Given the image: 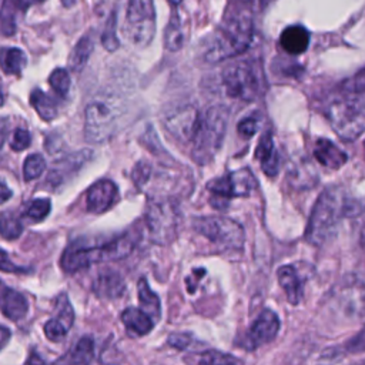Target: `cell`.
<instances>
[{
  "instance_id": "5bb4252c",
  "label": "cell",
  "mask_w": 365,
  "mask_h": 365,
  "mask_svg": "<svg viewBox=\"0 0 365 365\" xmlns=\"http://www.w3.org/2000/svg\"><path fill=\"white\" fill-rule=\"evenodd\" d=\"M56 315L44 325L46 336L53 341H61L70 331L74 321V311L66 294H61L56 301Z\"/></svg>"
},
{
  "instance_id": "1f68e13d",
  "label": "cell",
  "mask_w": 365,
  "mask_h": 365,
  "mask_svg": "<svg viewBox=\"0 0 365 365\" xmlns=\"http://www.w3.org/2000/svg\"><path fill=\"white\" fill-rule=\"evenodd\" d=\"M46 168V160L41 154H30L23 164V175L26 181H31L43 174Z\"/></svg>"
},
{
  "instance_id": "ee69618b",
  "label": "cell",
  "mask_w": 365,
  "mask_h": 365,
  "mask_svg": "<svg viewBox=\"0 0 365 365\" xmlns=\"http://www.w3.org/2000/svg\"><path fill=\"white\" fill-rule=\"evenodd\" d=\"M1 332H3V342H1V346H4V345H6V341L9 339L10 332H9V329H7L6 327H3V328H1Z\"/></svg>"
},
{
  "instance_id": "ba28073f",
  "label": "cell",
  "mask_w": 365,
  "mask_h": 365,
  "mask_svg": "<svg viewBox=\"0 0 365 365\" xmlns=\"http://www.w3.org/2000/svg\"><path fill=\"white\" fill-rule=\"evenodd\" d=\"M192 227L220 250H241L245 241L242 225L227 217H198L192 221Z\"/></svg>"
},
{
  "instance_id": "d590c367",
  "label": "cell",
  "mask_w": 365,
  "mask_h": 365,
  "mask_svg": "<svg viewBox=\"0 0 365 365\" xmlns=\"http://www.w3.org/2000/svg\"><path fill=\"white\" fill-rule=\"evenodd\" d=\"M31 143L30 133L26 128H16L13 133V138L10 141V147L14 151H23L26 150Z\"/></svg>"
},
{
  "instance_id": "f6af8a7d",
  "label": "cell",
  "mask_w": 365,
  "mask_h": 365,
  "mask_svg": "<svg viewBox=\"0 0 365 365\" xmlns=\"http://www.w3.org/2000/svg\"><path fill=\"white\" fill-rule=\"evenodd\" d=\"M359 242H361V247H362V251L365 254V227L362 228L361 231V238H359Z\"/></svg>"
},
{
  "instance_id": "bcb514c9",
  "label": "cell",
  "mask_w": 365,
  "mask_h": 365,
  "mask_svg": "<svg viewBox=\"0 0 365 365\" xmlns=\"http://www.w3.org/2000/svg\"><path fill=\"white\" fill-rule=\"evenodd\" d=\"M61 3L64 7H71L76 4V0H61Z\"/></svg>"
},
{
  "instance_id": "c3c4849f",
  "label": "cell",
  "mask_w": 365,
  "mask_h": 365,
  "mask_svg": "<svg viewBox=\"0 0 365 365\" xmlns=\"http://www.w3.org/2000/svg\"><path fill=\"white\" fill-rule=\"evenodd\" d=\"M364 154H365V141H364Z\"/></svg>"
},
{
  "instance_id": "ac0fdd59",
  "label": "cell",
  "mask_w": 365,
  "mask_h": 365,
  "mask_svg": "<svg viewBox=\"0 0 365 365\" xmlns=\"http://www.w3.org/2000/svg\"><path fill=\"white\" fill-rule=\"evenodd\" d=\"M314 157L321 165L332 170L341 168L348 160L346 153L327 138L317 140L314 145Z\"/></svg>"
},
{
  "instance_id": "f1b7e54d",
  "label": "cell",
  "mask_w": 365,
  "mask_h": 365,
  "mask_svg": "<svg viewBox=\"0 0 365 365\" xmlns=\"http://www.w3.org/2000/svg\"><path fill=\"white\" fill-rule=\"evenodd\" d=\"M27 58L23 50L20 48H6L3 50V57H1V67L3 71L7 74H20L24 67H26Z\"/></svg>"
},
{
  "instance_id": "7bdbcfd3",
  "label": "cell",
  "mask_w": 365,
  "mask_h": 365,
  "mask_svg": "<svg viewBox=\"0 0 365 365\" xmlns=\"http://www.w3.org/2000/svg\"><path fill=\"white\" fill-rule=\"evenodd\" d=\"M27 365H44V364L41 362V359L37 355H31L29 362H27Z\"/></svg>"
},
{
  "instance_id": "d6a6232c",
  "label": "cell",
  "mask_w": 365,
  "mask_h": 365,
  "mask_svg": "<svg viewBox=\"0 0 365 365\" xmlns=\"http://www.w3.org/2000/svg\"><path fill=\"white\" fill-rule=\"evenodd\" d=\"M48 84L56 94L66 98L68 96V90H70V76H68L67 70L56 68L48 77Z\"/></svg>"
},
{
  "instance_id": "7402d4cb",
  "label": "cell",
  "mask_w": 365,
  "mask_h": 365,
  "mask_svg": "<svg viewBox=\"0 0 365 365\" xmlns=\"http://www.w3.org/2000/svg\"><path fill=\"white\" fill-rule=\"evenodd\" d=\"M121 321L125 325V328L137 336L147 335L153 327H154V319L143 309L135 308V307H128L121 312Z\"/></svg>"
},
{
  "instance_id": "836d02e7",
  "label": "cell",
  "mask_w": 365,
  "mask_h": 365,
  "mask_svg": "<svg viewBox=\"0 0 365 365\" xmlns=\"http://www.w3.org/2000/svg\"><path fill=\"white\" fill-rule=\"evenodd\" d=\"M0 220H1V235H3V238L14 240L21 234L23 225H21L19 218H16L14 215L3 211Z\"/></svg>"
},
{
  "instance_id": "5b68a950",
  "label": "cell",
  "mask_w": 365,
  "mask_h": 365,
  "mask_svg": "<svg viewBox=\"0 0 365 365\" xmlns=\"http://www.w3.org/2000/svg\"><path fill=\"white\" fill-rule=\"evenodd\" d=\"M228 124V111L222 106H212L201 114L200 124L191 141V157L198 164H207L220 150Z\"/></svg>"
},
{
  "instance_id": "8fae6325",
  "label": "cell",
  "mask_w": 365,
  "mask_h": 365,
  "mask_svg": "<svg viewBox=\"0 0 365 365\" xmlns=\"http://www.w3.org/2000/svg\"><path fill=\"white\" fill-rule=\"evenodd\" d=\"M180 224V211L170 200L151 201L145 211V227L157 244H168L175 238Z\"/></svg>"
},
{
  "instance_id": "277c9868",
  "label": "cell",
  "mask_w": 365,
  "mask_h": 365,
  "mask_svg": "<svg viewBox=\"0 0 365 365\" xmlns=\"http://www.w3.org/2000/svg\"><path fill=\"white\" fill-rule=\"evenodd\" d=\"M346 211L348 204L339 190H324L312 208L305 230V240L312 245H321L328 241L334 235L341 218L346 215Z\"/></svg>"
},
{
  "instance_id": "484cf974",
  "label": "cell",
  "mask_w": 365,
  "mask_h": 365,
  "mask_svg": "<svg viewBox=\"0 0 365 365\" xmlns=\"http://www.w3.org/2000/svg\"><path fill=\"white\" fill-rule=\"evenodd\" d=\"M185 31L182 27V21L181 19L174 14L173 19H170V23L164 31V46L167 50L170 51H177L182 47L184 41H185Z\"/></svg>"
},
{
  "instance_id": "d4e9b609",
  "label": "cell",
  "mask_w": 365,
  "mask_h": 365,
  "mask_svg": "<svg viewBox=\"0 0 365 365\" xmlns=\"http://www.w3.org/2000/svg\"><path fill=\"white\" fill-rule=\"evenodd\" d=\"M30 103L33 108L37 111V114L44 120V121H51L53 118L57 117L58 108L56 101L44 94L40 88H36L30 94Z\"/></svg>"
},
{
  "instance_id": "7dc6e473",
  "label": "cell",
  "mask_w": 365,
  "mask_h": 365,
  "mask_svg": "<svg viewBox=\"0 0 365 365\" xmlns=\"http://www.w3.org/2000/svg\"><path fill=\"white\" fill-rule=\"evenodd\" d=\"M171 4H174V6H177V4H180L182 0H168Z\"/></svg>"
},
{
  "instance_id": "30bf717a",
  "label": "cell",
  "mask_w": 365,
  "mask_h": 365,
  "mask_svg": "<svg viewBox=\"0 0 365 365\" xmlns=\"http://www.w3.org/2000/svg\"><path fill=\"white\" fill-rule=\"evenodd\" d=\"M257 187V178L248 167L231 171L207 184L214 208H225L234 197H247Z\"/></svg>"
},
{
  "instance_id": "52a82bcc",
  "label": "cell",
  "mask_w": 365,
  "mask_h": 365,
  "mask_svg": "<svg viewBox=\"0 0 365 365\" xmlns=\"http://www.w3.org/2000/svg\"><path fill=\"white\" fill-rule=\"evenodd\" d=\"M123 111V103L115 96L101 94L91 100L86 107V140L96 144L107 141L115 133Z\"/></svg>"
},
{
  "instance_id": "681fc988",
  "label": "cell",
  "mask_w": 365,
  "mask_h": 365,
  "mask_svg": "<svg viewBox=\"0 0 365 365\" xmlns=\"http://www.w3.org/2000/svg\"><path fill=\"white\" fill-rule=\"evenodd\" d=\"M241 1H250V0H241Z\"/></svg>"
},
{
  "instance_id": "9c48e42d",
  "label": "cell",
  "mask_w": 365,
  "mask_h": 365,
  "mask_svg": "<svg viewBox=\"0 0 365 365\" xmlns=\"http://www.w3.org/2000/svg\"><path fill=\"white\" fill-rule=\"evenodd\" d=\"M123 33L138 47L148 46L155 34V9L153 0H128Z\"/></svg>"
},
{
  "instance_id": "4dcf8cb0",
  "label": "cell",
  "mask_w": 365,
  "mask_h": 365,
  "mask_svg": "<svg viewBox=\"0 0 365 365\" xmlns=\"http://www.w3.org/2000/svg\"><path fill=\"white\" fill-rule=\"evenodd\" d=\"M50 210H51L50 200H47V198H36V200H33L27 205V208L24 211V217L27 220H30L31 222H40V221H43L48 215Z\"/></svg>"
},
{
  "instance_id": "ffe728a7",
  "label": "cell",
  "mask_w": 365,
  "mask_h": 365,
  "mask_svg": "<svg viewBox=\"0 0 365 365\" xmlns=\"http://www.w3.org/2000/svg\"><path fill=\"white\" fill-rule=\"evenodd\" d=\"M94 356V342L90 336H83L74 346L60 356L53 365H90Z\"/></svg>"
},
{
  "instance_id": "f546056e",
  "label": "cell",
  "mask_w": 365,
  "mask_h": 365,
  "mask_svg": "<svg viewBox=\"0 0 365 365\" xmlns=\"http://www.w3.org/2000/svg\"><path fill=\"white\" fill-rule=\"evenodd\" d=\"M198 365H244L242 361L231 354L220 351H205L198 359Z\"/></svg>"
},
{
  "instance_id": "d6986e66",
  "label": "cell",
  "mask_w": 365,
  "mask_h": 365,
  "mask_svg": "<svg viewBox=\"0 0 365 365\" xmlns=\"http://www.w3.org/2000/svg\"><path fill=\"white\" fill-rule=\"evenodd\" d=\"M255 158L259 161L262 171L268 177H275L279 170V157L275 151L271 133H265L255 148Z\"/></svg>"
},
{
  "instance_id": "6da1fadb",
  "label": "cell",
  "mask_w": 365,
  "mask_h": 365,
  "mask_svg": "<svg viewBox=\"0 0 365 365\" xmlns=\"http://www.w3.org/2000/svg\"><path fill=\"white\" fill-rule=\"evenodd\" d=\"M252 40V19L241 11L225 20L211 36L205 46L204 58L208 63H218L244 53Z\"/></svg>"
},
{
  "instance_id": "4fadbf2b",
  "label": "cell",
  "mask_w": 365,
  "mask_h": 365,
  "mask_svg": "<svg viewBox=\"0 0 365 365\" xmlns=\"http://www.w3.org/2000/svg\"><path fill=\"white\" fill-rule=\"evenodd\" d=\"M279 331V318L271 309H262L257 319L251 324L244 335L242 345L247 351H254L258 346L271 342Z\"/></svg>"
},
{
  "instance_id": "ab89813d",
  "label": "cell",
  "mask_w": 365,
  "mask_h": 365,
  "mask_svg": "<svg viewBox=\"0 0 365 365\" xmlns=\"http://www.w3.org/2000/svg\"><path fill=\"white\" fill-rule=\"evenodd\" d=\"M344 86H346L348 88H351L354 91L365 93V68L361 73H358L354 78L346 81Z\"/></svg>"
},
{
  "instance_id": "3957f363",
  "label": "cell",
  "mask_w": 365,
  "mask_h": 365,
  "mask_svg": "<svg viewBox=\"0 0 365 365\" xmlns=\"http://www.w3.org/2000/svg\"><path fill=\"white\" fill-rule=\"evenodd\" d=\"M134 248V238L130 234H123L117 238L106 241L98 245L83 247L71 244L61 255L60 265L64 272L73 274L78 269H84L90 265L121 259L127 257Z\"/></svg>"
},
{
  "instance_id": "4316f807",
  "label": "cell",
  "mask_w": 365,
  "mask_h": 365,
  "mask_svg": "<svg viewBox=\"0 0 365 365\" xmlns=\"http://www.w3.org/2000/svg\"><path fill=\"white\" fill-rule=\"evenodd\" d=\"M138 298H140V304H141V309L145 311L154 321L160 318V299L158 297L151 291L148 282L145 281V278H141L138 281Z\"/></svg>"
},
{
  "instance_id": "f35d334b",
  "label": "cell",
  "mask_w": 365,
  "mask_h": 365,
  "mask_svg": "<svg viewBox=\"0 0 365 365\" xmlns=\"http://www.w3.org/2000/svg\"><path fill=\"white\" fill-rule=\"evenodd\" d=\"M150 171H151L150 164H147V163H144V161L138 163V164L134 167V170H133V181H134V184H135L137 187L144 185V184L148 181V178H150Z\"/></svg>"
},
{
  "instance_id": "74e56055",
  "label": "cell",
  "mask_w": 365,
  "mask_h": 365,
  "mask_svg": "<svg viewBox=\"0 0 365 365\" xmlns=\"http://www.w3.org/2000/svg\"><path fill=\"white\" fill-rule=\"evenodd\" d=\"M345 351L349 354L365 352V327L345 344Z\"/></svg>"
},
{
  "instance_id": "60d3db41",
  "label": "cell",
  "mask_w": 365,
  "mask_h": 365,
  "mask_svg": "<svg viewBox=\"0 0 365 365\" xmlns=\"http://www.w3.org/2000/svg\"><path fill=\"white\" fill-rule=\"evenodd\" d=\"M190 342H191V338L187 334H173L168 338V344L177 349H184Z\"/></svg>"
},
{
  "instance_id": "603a6c76",
  "label": "cell",
  "mask_w": 365,
  "mask_h": 365,
  "mask_svg": "<svg viewBox=\"0 0 365 365\" xmlns=\"http://www.w3.org/2000/svg\"><path fill=\"white\" fill-rule=\"evenodd\" d=\"M29 309V304L23 294H20L16 289L3 287L1 291V311L4 317H7L11 321L21 319Z\"/></svg>"
},
{
  "instance_id": "9a60e30c",
  "label": "cell",
  "mask_w": 365,
  "mask_h": 365,
  "mask_svg": "<svg viewBox=\"0 0 365 365\" xmlns=\"http://www.w3.org/2000/svg\"><path fill=\"white\" fill-rule=\"evenodd\" d=\"M118 190L111 180H98L96 181L86 194V205L90 212H104L107 211L117 200Z\"/></svg>"
},
{
  "instance_id": "cb8c5ba5",
  "label": "cell",
  "mask_w": 365,
  "mask_h": 365,
  "mask_svg": "<svg viewBox=\"0 0 365 365\" xmlns=\"http://www.w3.org/2000/svg\"><path fill=\"white\" fill-rule=\"evenodd\" d=\"M27 3L23 0H1V33L11 36L16 33L19 17L24 14Z\"/></svg>"
},
{
  "instance_id": "7c38bea8",
  "label": "cell",
  "mask_w": 365,
  "mask_h": 365,
  "mask_svg": "<svg viewBox=\"0 0 365 365\" xmlns=\"http://www.w3.org/2000/svg\"><path fill=\"white\" fill-rule=\"evenodd\" d=\"M201 114L197 111L194 106H182L174 111H171L164 124L167 131L180 143H190L194 138L195 130L200 124Z\"/></svg>"
},
{
  "instance_id": "e575fe53",
  "label": "cell",
  "mask_w": 365,
  "mask_h": 365,
  "mask_svg": "<svg viewBox=\"0 0 365 365\" xmlns=\"http://www.w3.org/2000/svg\"><path fill=\"white\" fill-rule=\"evenodd\" d=\"M101 43L108 51H113L118 47V38L115 36V13H113L106 23V29L101 34Z\"/></svg>"
},
{
  "instance_id": "83f0119b",
  "label": "cell",
  "mask_w": 365,
  "mask_h": 365,
  "mask_svg": "<svg viewBox=\"0 0 365 365\" xmlns=\"http://www.w3.org/2000/svg\"><path fill=\"white\" fill-rule=\"evenodd\" d=\"M91 51H93V40H91V37L87 34V36L81 37V38L77 41L76 47L73 48V51H71V54H70V58H68V66H70V68L74 70V71L81 70V68L86 66V63H87V60H88Z\"/></svg>"
},
{
  "instance_id": "44dd1931",
  "label": "cell",
  "mask_w": 365,
  "mask_h": 365,
  "mask_svg": "<svg viewBox=\"0 0 365 365\" xmlns=\"http://www.w3.org/2000/svg\"><path fill=\"white\" fill-rule=\"evenodd\" d=\"M279 44L291 56L302 54L309 44V33L302 26H289L282 31Z\"/></svg>"
},
{
  "instance_id": "2e32d148",
  "label": "cell",
  "mask_w": 365,
  "mask_h": 365,
  "mask_svg": "<svg viewBox=\"0 0 365 365\" xmlns=\"http://www.w3.org/2000/svg\"><path fill=\"white\" fill-rule=\"evenodd\" d=\"M93 292L103 299L120 298L125 291V282L123 277L111 269H106L97 275L93 285Z\"/></svg>"
},
{
  "instance_id": "e0dca14e",
  "label": "cell",
  "mask_w": 365,
  "mask_h": 365,
  "mask_svg": "<svg viewBox=\"0 0 365 365\" xmlns=\"http://www.w3.org/2000/svg\"><path fill=\"white\" fill-rule=\"evenodd\" d=\"M278 282L284 289L289 304L297 305L304 295V278L294 265H282L277 271Z\"/></svg>"
},
{
  "instance_id": "7a4b0ae2",
  "label": "cell",
  "mask_w": 365,
  "mask_h": 365,
  "mask_svg": "<svg viewBox=\"0 0 365 365\" xmlns=\"http://www.w3.org/2000/svg\"><path fill=\"white\" fill-rule=\"evenodd\" d=\"M325 113L335 133L352 141L365 131V93L344 86L341 96L328 103Z\"/></svg>"
},
{
  "instance_id": "8d00e7d4",
  "label": "cell",
  "mask_w": 365,
  "mask_h": 365,
  "mask_svg": "<svg viewBox=\"0 0 365 365\" xmlns=\"http://www.w3.org/2000/svg\"><path fill=\"white\" fill-rule=\"evenodd\" d=\"M237 130H238L240 135H242L244 138L252 137L257 133V130H258V118L254 117V115H248V117L242 118L238 123Z\"/></svg>"
},
{
  "instance_id": "8992f818",
  "label": "cell",
  "mask_w": 365,
  "mask_h": 365,
  "mask_svg": "<svg viewBox=\"0 0 365 365\" xmlns=\"http://www.w3.org/2000/svg\"><path fill=\"white\" fill-rule=\"evenodd\" d=\"M221 78L225 93L241 101H254L264 91V71L258 60H235L224 67Z\"/></svg>"
},
{
  "instance_id": "b9f144b4",
  "label": "cell",
  "mask_w": 365,
  "mask_h": 365,
  "mask_svg": "<svg viewBox=\"0 0 365 365\" xmlns=\"http://www.w3.org/2000/svg\"><path fill=\"white\" fill-rule=\"evenodd\" d=\"M9 195H11V191L7 190V185H6V182L3 181V184H1V201H3V202L7 201Z\"/></svg>"
}]
</instances>
